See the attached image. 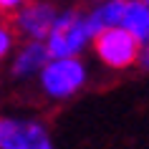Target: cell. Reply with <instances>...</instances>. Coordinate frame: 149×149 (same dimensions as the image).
Instances as JSON below:
<instances>
[{
    "label": "cell",
    "instance_id": "cell-3",
    "mask_svg": "<svg viewBox=\"0 0 149 149\" xmlns=\"http://www.w3.org/2000/svg\"><path fill=\"white\" fill-rule=\"evenodd\" d=\"M91 51L106 71H129L139 63L141 43L121 25H111L96 33Z\"/></svg>",
    "mask_w": 149,
    "mask_h": 149
},
{
    "label": "cell",
    "instance_id": "cell-11",
    "mask_svg": "<svg viewBox=\"0 0 149 149\" xmlns=\"http://www.w3.org/2000/svg\"><path fill=\"white\" fill-rule=\"evenodd\" d=\"M144 3H149V0H144Z\"/></svg>",
    "mask_w": 149,
    "mask_h": 149
},
{
    "label": "cell",
    "instance_id": "cell-9",
    "mask_svg": "<svg viewBox=\"0 0 149 149\" xmlns=\"http://www.w3.org/2000/svg\"><path fill=\"white\" fill-rule=\"evenodd\" d=\"M25 0H0V15H13Z\"/></svg>",
    "mask_w": 149,
    "mask_h": 149
},
{
    "label": "cell",
    "instance_id": "cell-5",
    "mask_svg": "<svg viewBox=\"0 0 149 149\" xmlns=\"http://www.w3.org/2000/svg\"><path fill=\"white\" fill-rule=\"evenodd\" d=\"M58 15V8L51 0H25L13 13L10 25L15 28L18 38L23 40H46V36L53 28V20Z\"/></svg>",
    "mask_w": 149,
    "mask_h": 149
},
{
    "label": "cell",
    "instance_id": "cell-10",
    "mask_svg": "<svg viewBox=\"0 0 149 149\" xmlns=\"http://www.w3.org/2000/svg\"><path fill=\"white\" fill-rule=\"evenodd\" d=\"M141 71H149V40L141 43V51H139V63H136Z\"/></svg>",
    "mask_w": 149,
    "mask_h": 149
},
{
    "label": "cell",
    "instance_id": "cell-4",
    "mask_svg": "<svg viewBox=\"0 0 149 149\" xmlns=\"http://www.w3.org/2000/svg\"><path fill=\"white\" fill-rule=\"evenodd\" d=\"M0 149H56L48 124L28 114H0Z\"/></svg>",
    "mask_w": 149,
    "mask_h": 149
},
{
    "label": "cell",
    "instance_id": "cell-8",
    "mask_svg": "<svg viewBox=\"0 0 149 149\" xmlns=\"http://www.w3.org/2000/svg\"><path fill=\"white\" fill-rule=\"evenodd\" d=\"M15 40H18L15 28H13L8 20L0 18V63L13 56V51H15Z\"/></svg>",
    "mask_w": 149,
    "mask_h": 149
},
{
    "label": "cell",
    "instance_id": "cell-1",
    "mask_svg": "<svg viewBox=\"0 0 149 149\" xmlns=\"http://www.w3.org/2000/svg\"><path fill=\"white\" fill-rule=\"evenodd\" d=\"M40 94L51 101H68L88 84V66L81 56H51L36 76Z\"/></svg>",
    "mask_w": 149,
    "mask_h": 149
},
{
    "label": "cell",
    "instance_id": "cell-7",
    "mask_svg": "<svg viewBox=\"0 0 149 149\" xmlns=\"http://www.w3.org/2000/svg\"><path fill=\"white\" fill-rule=\"evenodd\" d=\"M119 25L124 31H129L139 43H147L149 40V3H144V0H124Z\"/></svg>",
    "mask_w": 149,
    "mask_h": 149
},
{
    "label": "cell",
    "instance_id": "cell-2",
    "mask_svg": "<svg viewBox=\"0 0 149 149\" xmlns=\"http://www.w3.org/2000/svg\"><path fill=\"white\" fill-rule=\"evenodd\" d=\"M96 38V28L88 18V10L66 8L58 10L53 28L46 36V48L51 56H84Z\"/></svg>",
    "mask_w": 149,
    "mask_h": 149
},
{
    "label": "cell",
    "instance_id": "cell-6",
    "mask_svg": "<svg viewBox=\"0 0 149 149\" xmlns=\"http://www.w3.org/2000/svg\"><path fill=\"white\" fill-rule=\"evenodd\" d=\"M48 58L51 53L46 48V40H23L10 56V76L18 81H31L40 73Z\"/></svg>",
    "mask_w": 149,
    "mask_h": 149
}]
</instances>
